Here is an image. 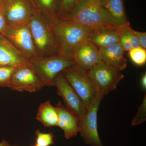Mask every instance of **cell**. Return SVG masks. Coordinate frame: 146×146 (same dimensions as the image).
<instances>
[{"mask_svg":"<svg viewBox=\"0 0 146 146\" xmlns=\"http://www.w3.org/2000/svg\"><path fill=\"white\" fill-rule=\"evenodd\" d=\"M28 23L38 56L48 57L58 54L59 42L52 24L39 10Z\"/></svg>","mask_w":146,"mask_h":146,"instance_id":"cell-1","label":"cell"},{"mask_svg":"<svg viewBox=\"0 0 146 146\" xmlns=\"http://www.w3.org/2000/svg\"><path fill=\"white\" fill-rule=\"evenodd\" d=\"M61 21L94 28L100 26H114L99 0H82L73 11L58 18Z\"/></svg>","mask_w":146,"mask_h":146,"instance_id":"cell-2","label":"cell"},{"mask_svg":"<svg viewBox=\"0 0 146 146\" xmlns=\"http://www.w3.org/2000/svg\"><path fill=\"white\" fill-rule=\"evenodd\" d=\"M59 42L58 54L73 59V55L80 45L88 40L91 28L56 18L52 23Z\"/></svg>","mask_w":146,"mask_h":146,"instance_id":"cell-3","label":"cell"},{"mask_svg":"<svg viewBox=\"0 0 146 146\" xmlns=\"http://www.w3.org/2000/svg\"><path fill=\"white\" fill-rule=\"evenodd\" d=\"M31 67L44 86H54V79L59 73L66 68L76 64L74 59L66 58L58 54L37 57L29 61Z\"/></svg>","mask_w":146,"mask_h":146,"instance_id":"cell-4","label":"cell"},{"mask_svg":"<svg viewBox=\"0 0 146 146\" xmlns=\"http://www.w3.org/2000/svg\"><path fill=\"white\" fill-rule=\"evenodd\" d=\"M61 73L80 97L86 109L89 108L99 92L91 81L87 70L75 64Z\"/></svg>","mask_w":146,"mask_h":146,"instance_id":"cell-5","label":"cell"},{"mask_svg":"<svg viewBox=\"0 0 146 146\" xmlns=\"http://www.w3.org/2000/svg\"><path fill=\"white\" fill-rule=\"evenodd\" d=\"M1 8L8 27L27 23L39 11L34 0H4Z\"/></svg>","mask_w":146,"mask_h":146,"instance_id":"cell-6","label":"cell"},{"mask_svg":"<svg viewBox=\"0 0 146 146\" xmlns=\"http://www.w3.org/2000/svg\"><path fill=\"white\" fill-rule=\"evenodd\" d=\"M91 81L97 91L103 95L115 90L124 76L104 62L99 63L87 71Z\"/></svg>","mask_w":146,"mask_h":146,"instance_id":"cell-7","label":"cell"},{"mask_svg":"<svg viewBox=\"0 0 146 146\" xmlns=\"http://www.w3.org/2000/svg\"><path fill=\"white\" fill-rule=\"evenodd\" d=\"M104 97V95L99 93L80 121V135L84 142L91 146H103L98 132L97 115Z\"/></svg>","mask_w":146,"mask_h":146,"instance_id":"cell-8","label":"cell"},{"mask_svg":"<svg viewBox=\"0 0 146 146\" xmlns=\"http://www.w3.org/2000/svg\"><path fill=\"white\" fill-rule=\"evenodd\" d=\"M29 61L39 57L35 46L29 23L15 27H8L4 35Z\"/></svg>","mask_w":146,"mask_h":146,"instance_id":"cell-9","label":"cell"},{"mask_svg":"<svg viewBox=\"0 0 146 146\" xmlns=\"http://www.w3.org/2000/svg\"><path fill=\"white\" fill-rule=\"evenodd\" d=\"M54 83L58 94L63 99L65 107L80 121L86 110L82 101L61 73L56 77Z\"/></svg>","mask_w":146,"mask_h":146,"instance_id":"cell-10","label":"cell"},{"mask_svg":"<svg viewBox=\"0 0 146 146\" xmlns=\"http://www.w3.org/2000/svg\"><path fill=\"white\" fill-rule=\"evenodd\" d=\"M44 86L31 67H23L16 69L8 88L13 91L33 93L41 90Z\"/></svg>","mask_w":146,"mask_h":146,"instance_id":"cell-11","label":"cell"},{"mask_svg":"<svg viewBox=\"0 0 146 146\" xmlns=\"http://www.w3.org/2000/svg\"><path fill=\"white\" fill-rule=\"evenodd\" d=\"M0 66L31 67L28 59L5 36L0 34Z\"/></svg>","mask_w":146,"mask_h":146,"instance_id":"cell-12","label":"cell"},{"mask_svg":"<svg viewBox=\"0 0 146 146\" xmlns=\"http://www.w3.org/2000/svg\"><path fill=\"white\" fill-rule=\"evenodd\" d=\"M73 58L76 64L87 71L103 62L99 49L88 40L82 43L76 50Z\"/></svg>","mask_w":146,"mask_h":146,"instance_id":"cell-13","label":"cell"},{"mask_svg":"<svg viewBox=\"0 0 146 146\" xmlns=\"http://www.w3.org/2000/svg\"><path fill=\"white\" fill-rule=\"evenodd\" d=\"M58 114L57 126L64 131V136L69 139L77 136L80 131V121L69 111L61 102L56 106Z\"/></svg>","mask_w":146,"mask_h":146,"instance_id":"cell-14","label":"cell"},{"mask_svg":"<svg viewBox=\"0 0 146 146\" xmlns=\"http://www.w3.org/2000/svg\"><path fill=\"white\" fill-rule=\"evenodd\" d=\"M99 50L102 60L107 65L120 72L126 68L127 60L124 56V51L119 42L100 48Z\"/></svg>","mask_w":146,"mask_h":146,"instance_id":"cell-15","label":"cell"},{"mask_svg":"<svg viewBox=\"0 0 146 146\" xmlns=\"http://www.w3.org/2000/svg\"><path fill=\"white\" fill-rule=\"evenodd\" d=\"M117 29L106 26L92 28L88 40L98 49L116 44L119 42Z\"/></svg>","mask_w":146,"mask_h":146,"instance_id":"cell-16","label":"cell"},{"mask_svg":"<svg viewBox=\"0 0 146 146\" xmlns=\"http://www.w3.org/2000/svg\"><path fill=\"white\" fill-rule=\"evenodd\" d=\"M100 3L115 27L117 28L128 21L124 0H102Z\"/></svg>","mask_w":146,"mask_h":146,"instance_id":"cell-17","label":"cell"},{"mask_svg":"<svg viewBox=\"0 0 146 146\" xmlns=\"http://www.w3.org/2000/svg\"><path fill=\"white\" fill-rule=\"evenodd\" d=\"M117 30L119 42L124 51L128 52L134 48L141 47L134 30L131 27L129 21L118 27Z\"/></svg>","mask_w":146,"mask_h":146,"instance_id":"cell-18","label":"cell"},{"mask_svg":"<svg viewBox=\"0 0 146 146\" xmlns=\"http://www.w3.org/2000/svg\"><path fill=\"white\" fill-rule=\"evenodd\" d=\"M36 119L45 127L57 126L58 119L57 110L53 106L50 100L46 101L39 106Z\"/></svg>","mask_w":146,"mask_h":146,"instance_id":"cell-19","label":"cell"},{"mask_svg":"<svg viewBox=\"0 0 146 146\" xmlns=\"http://www.w3.org/2000/svg\"><path fill=\"white\" fill-rule=\"evenodd\" d=\"M41 13L50 23L57 18L56 16L58 0H34Z\"/></svg>","mask_w":146,"mask_h":146,"instance_id":"cell-20","label":"cell"},{"mask_svg":"<svg viewBox=\"0 0 146 146\" xmlns=\"http://www.w3.org/2000/svg\"><path fill=\"white\" fill-rule=\"evenodd\" d=\"M82 0H58L56 16L61 18L73 11Z\"/></svg>","mask_w":146,"mask_h":146,"instance_id":"cell-21","label":"cell"},{"mask_svg":"<svg viewBox=\"0 0 146 146\" xmlns=\"http://www.w3.org/2000/svg\"><path fill=\"white\" fill-rule=\"evenodd\" d=\"M17 68L12 66H0V86L9 87Z\"/></svg>","mask_w":146,"mask_h":146,"instance_id":"cell-22","label":"cell"},{"mask_svg":"<svg viewBox=\"0 0 146 146\" xmlns=\"http://www.w3.org/2000/svg\"><path fill=\"white\" fill-rule=\"evenodd\" d=\"M129 54L131 59L134 64L138 66L145 65L146 62V50L138 47L131 50Z\"/></svg>","mask_w":146,"mask_h":146,"instance_id":"cell-23","label":"cell"},{"mask_svg":"<svg viewBox=\"0 0 146 146\" xmlns=\"http://www.w3.org/2000/svg\"><path fill=\"white\" fill-rule=\"evenodd\" d=\"M36 144L39 146H49L54 144V134L52 133H42L40 131H36Z\"/></svg>","mask_w":146,"mask_h":146,"instance_id":"cell-24","label":"cell"},{"mask_svg":"<svg viewBox=\"0 0 146 146\" xmlns=\"http://www.w3.org/2000/svg\"><path fill=\"white\" fill-rule=\"evenodd\" d=\"M146 120V95H145L142 104L138 108L136 116L132 119V126L141 124Z\"/></svg>","mask_w":146,"mask_h":146,"instance_id":"cell-25","label":"cell"},{"mask_svg":"<svg viewBox=\"0 0 146 146\" xmlns=\"http://www.w3.org/2000/svg\"><path fill=\"white\" fill-rule=\"evenodd\" d=\"M8 27L5 17L0 7V34L3 35Z\"/></svg>","mask_w":146,"mask_h":146,"instance_id":"cell-26","label":"cell"},{"mask_svg":"<svg viewBox=\"0 0 146 146\" xmlns=\"http://www.w3.org/2000/svg\"><path fill=\"white\" fill-rule=\"evenodd\" d=\"M134 33L140 43V46L144 49L146 50V33L137 31L135 30Z\"/></svg>","mask_w":146,"mask_h":146,"instance_id":"cell-27","label":"cell"},{"mask_svg":"<svg viewBox=\"0 0 146 146\" xmlns=\"http://www.w3.org/2000/svg\"><path fill=\"white\" fill-rule=\"evenodd\" d=\"M141 84L144 89H146V75L144 74L141 79Z\"/></svg>","mask_w":146,"mask_h":146,"instance_id":"cell-28","label":"cell"},{"mask_svg":"<svg viewBox=\"0 0 146 146\" xmlns=\"http://www.w3.org/2000/svg\"><path fill=\"white\" fill-rule=\"evenodd\" d=\"M0 146H11L7 141L3 140L0 143Z\"/></svg>","mask_w":146,"mask_h":146,"instance_id":"cell-29","label":"cell"},{"mask_svg":"<svg viewBox=\"0 0 146 146\" xmlns=\"http://www.w3.org/2000/svg\"><path fill=\"white\" fill-rule=\"evenodd\" d=\"M4 1V0H0V7H1Z\"/></svg>","mask_w":146,"mask_h":146,"instance_id":"cell-30","label":"cell"},{"mask_svg":"<svg viewBox=\"0 0 146 146\" xmlns=\"http://www.w3.org/2000/svg\"><path fill=\"white\" fill-rule=\"evenodd\" d=\"M38 146V145H34V146Z\"/></svg>","mask_w":146,"mask_h":146,"instance_id":"cell-31","label":"cell"},{"mask_svg":"<svg viewBox=\"0 0 146 146\" xmlns=\"http://www.w3.org/2000/svg\"><path fill=\"white\" fill-rule=\"evenodd\" d=\"M99 1H102V0H99Z\"/></svg>","mask_w":146,"mask_h":146,"instance_id":"cell-32","label":"cell"}]
</instances>
